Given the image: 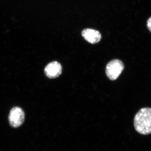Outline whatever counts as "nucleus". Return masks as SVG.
Here are the masks:
<instances>
[{
	"mask_svg": "<svg viewBox=\"0 0 151 151\" xmlns=\"http://www.w3.org/2000/svg\"><path fill=\"white\" fill-rule=\"evenodd\" d=\"M135 130L141 134H151V108H142L134 119Z\"/></svg>",
	"mask_w": 151,
	"mask_h": 151,
	"instance_id": "f257e3e1",
	"label": "nucleus"
},
{
	"mask_svg": "<svg viewBox=\"0 0 151 151\" xmlns=\"http://www.w3.org/2000/svg\"><path fill=\"white\" fill-rule=\"evenodd\" d=\"M123 63L118 59H114L109 62L106 67V73L110 80H116L119 78L124 70Z\"/></svg>",
	"mask_w": 151,
	"mask_h": 151,
	"instance_id": "f03ea898",
	"label": "nucleus"
},
{
	"mask_svg": "<svg viewBox=\"0 0 151 151\" xmlns=\"http://www.w3.org/2000/svg\"><path fill=\"white\" fill-rule=\"evenodd\" d=\"M24 113L21 108L14 107L11 110L9 114V121L12 127H19L24 122Z\"/></svg>",
	"mask_w": 151,
	"mask_h": 151,
	"instance_id": "7ed1b4c3",
	"label": "nucleus"
},
{
	"mask_svg": "<svg viewBox=\"0 0 151 151\" xmlns=\"http://www.w3.org/2000/svg\"><path fill=\"white\" fill-rule=\"evenodd\" d=\"M62 68L57 61H53L49 63L45 68V75L49 78H54L58 77L61 74Z\"/></svg>",
	"mask_w": 151,
	"mask_h": 151,
	"instance_id": "20e7f679",
	"label": "nucleus"
},
{
	"mask_svg": "<svg viewBox=\"0 0 151 151\" xmlns=\"http://www.w3.org/2000/svg\"><path fill=\"white\" fill-rule=\"evenodd\" d=\"M82 37L89 43L96 44L100 41L101 34L98 31L92 29H86L81 32Z\"/></svg>",
	"mask_w": 151,
	"mask_h": 151,
	"instance_id": "39448f33",
	"label": "nucleus"
},
{
	"mask_svg": "<svg viewBox=\"0 0 151 151\" xmlns=\"http://www.w3.org/2000/svg\"><path fill=\"white\" fill-rule=\"evenodd\" d=\"M147 27L151 32V17L148 19L147 22Z\"/></svg>",
	"mask_w": 151,
	"mask_h": 151,
	"instance_id": "423d86ee",
	"label": "nucleus"
}]
</instances>
